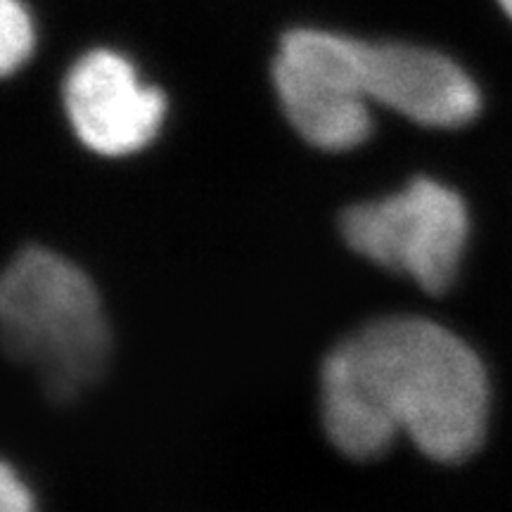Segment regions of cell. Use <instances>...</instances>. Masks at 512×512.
Wrapping results in <instances>:
<instances>
[{
  "mask_svg": "<svg viewBox=\"0 0 512 512\" xmlns=\"http://www.w3.org/2000/svg\"><path fill=\"white\" fill-rule=\"evenodd\" d=\"M36 31L22 0H0V67L8 76L34 53Z\"/></svg>",
  "mask_w": 512,
  "mask_h": 512,
  "instance_id": "7",
  "label": "cell"
},
{
  "mask_svg": "<svg viewBox=\"0 0 512 512\" xmlns=\"http://www.w3.org/2000/svg\"><path fill=\"white\" fill-rule=\"evenodd\" d=\"M64 112L76 138L95 155L126 157L159 136L166 98L140 79L138 69L114 50H91L64 79Z\"/></svg>",
  "mask_w": 512,
  "mask_h": 512,
  "instance_id": "5",
  "label": "cell"
},
{
  "mask_svg": "<svg viewBox=\"0 0 512 512\" xmlns=\"http://www.w3.org/2000/svg\"><path fill=\"white\" fill-rule=\"evenodd\" d=\"M0 512H36L31 489L12 470L10 463H5L0 472Z\"/></svg>",
  "mask_w": 512,
  "mask_h": 512,
  "instance_id": "8",
  "label": "cell"
},
{
  "mask_svg": "<svg viewBox=\"0 0 512 512\" xmlns=\"http://www.w3.org/2000/svg\"><path fill=\"white\" fill-rule=\"evenodd\" d=\"M339 228L344 242L370 264L441 294L463 266L470 211L451 185L420 176L399 192L349 207Z\"/></svg>",
  "mask_w": 512,
  "mask_h": 512,
  "instance_id": "3",
  "label": "cell"
},
{
  "mask_svg": "<svg viewBox=\"0 0 512 512\" xmlns=\"http://www.w3.org/2000/svg\"><path fill=\"white\" fill-rule=\"evenodd\" d=\"M273 86L294 131L318 150H354L373 133L363 41L320 29L292 31L273 60Z\"/></svg>",
  "mask_w": 512,
  "mask_h": 512,
  "instance_id": "4",
  "label": "cell"
},
{
  "mask_svg": "<svg viewBox=\"0 0 512 512\" xmlns=\"http://www.w3.org/2000/svg\"><path fill=\"white\" fill-rule=\"evenodd\" d=\"M498 3H501V5H503V10H505V12H508V17L512 19V0H498Z\"/></svg>",
  "mask_w": 512,
  "mask_h": 512,
  "instance_id": "9",
  "label": "cell"
},
{
  "mask_svg": "<svg viewBox=\"0 0 512 512\" xmlns=\"http://www.w3.org/2000/svg\"><path fill=\"white\" fill-rule=\"evenodd\" d=\"M5 351L55 401L93 387L112 356V332L93 280L46 247H27L0 283Z\"/></svg>",
  "mask_w": 512,
  "mask_h": 512,
  "instance_id": "2",
  "label": "cell"
},
{
  "mask_svg": "<svg viewBox=\"0 0 512 512\" xmlns=\"http://www.w3.org/2000/svg\"><path fill=\"white\" fill-rule=\"evenodd\" d=\"M323 430L342 456L382 458L408 437L437 463H463L484 444L491 382L484 361L437 320L389 316L325 356Z\"/></svg>",
  "mask_w": 512,
  "mask_h": 512,
  "instance_id": "1",
  "label": "cell"
},
{
  "mask_svg": "<svg viewBox=\"0 0 512 512\" xmlns=\"http://www.w3.org/2000/svg\"><path fill=\"white\" fill-rule=\"evenodd\" d=\"M363 76L370 100L430 128L470 124L482 95L460 64L413 43H363Z\"/></svg>",
  "mask_w": 512,
  "mask_h": 512,
  "instance_id": "6",
  "label": "cell"
}]
</instances>
